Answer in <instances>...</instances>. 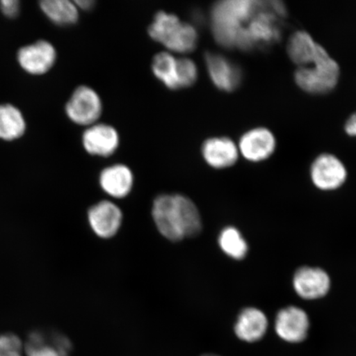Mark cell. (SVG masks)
I'll list each match as a JSON object with an SVG mask.
<instances>
[{"label": "cell", "instance_id": "2", "mask_svg": "<svg viewBox=\"0 0 356 356\" xmlns=\"http://www.w3.org/2000/svg\"><path fill=\"white\" fill-rule=\"evenodd\" d=\"M149 34L155 42L177 53L194 51L198 41V34L193 26L166 12L157 13L149 26Z\"/></svg>", "mask_w": 356, "mask_h": 356}, {"label": "cell", "instance_id": "19", "mask_svg": "<svg viewBox=\"0 0 356 356\" xmlns=\"http://www.w3.org/2000/svg\"><path fill=\"white\" fill-rule=\"evenodd\" d=\"M26 124L19 109L11 105L0 106V139L12 140L24 135Z\"/></svg>", "mask_w": 356, "mask_h": 356}, {"label": "cell", "instance_id": "26", "mask_svg": "<svg viewBox=\"0 0 356 356\" xmlns=\"http://www.w3.org/2000/svg\"><path fill=\"white\" fill-rule=\"evenodd\" d=\"M344 130L347 135L356 137V113L350 115L345 123Z\"/></svg>", "mask_w": 356, "mask_h": 356}, {"label": "cell", "instance_id": "9", "mask_svg": "<svg viewBox=\"0 0 356 356\" xmlns=\"http://www.w3.org/2000/svg\"><path fill=\"white\" fill-rule=\"evenodd\" d=\"M206 63L213 86L220 90L232 92L241 86L243 71L228 58L216 53H207Z\"/></svg>", "mask_w": 356, "mask_h": 356}, {"label": "cell", "instance_id": "16", "mask_svg": "<svg viewBox=\"0 0 356 356\" xmlns=\"http://www.w3.org/2000/svg\"><path fill=\"white\" fill-rule=\"evenodd\" d=\"M25 356H67L63 334L40 330L31 332L24 342Z\"/></svg>", "mask_w": 356, "mask_h": 356}, {"label": "cell", "instance_id": "20", "mask_svg": "<svg viewBox=\"0 0 356 356\" xmlns=\"http://www.w3.org/2000/svg\"><path fill=\"white\" fill-rule=\"evenodd\" d=\"M41 8L46 15L59 25L74 24L78 21V8L68 0H44Z\"/></svg>", "mask_w": 356, "mask_h": 356}, {"label": "cell", "instance_id": "24", "mask_svg": "<svg viewBox=\"0 0 356 356\" xmlns=\"http://www.w3.org/2000/svg\"><path fill=\"white\" fill-rule=\"evenodd\" d=\"M0 356H25L24 342L12 332L0 335Z\"/></svg>", "mask_w": 356, "mask_h": 356}, {"label": "cell", "instance_id": "18", "mask_svg": "<svg viewBox=\"0 0 356 356\" xmlns=\"http://www.w3.org/2000/svg\"><path fill=\"white\" fill-rule=\"evenodd\" d=\"M268 321L264 312L256 308L243 309L235 323L234 332L240 340L255 342L264 337Z\"/></svg>", "mask_w": 356, "mask_h": 356}, {"label": "cell", "instance_id": "3", "mask_svg": "<svg viewBox=\"0 0 356 356\" xmlns=\"http://www.w3.org/2000/svg\"><path fill=\"white\" fill-rule=\"evenodd\" d=\"M340 74L339 65L323 47L313 64L297 68L293 78L302 91L312 95H324L336 88Z\"/></svg>", "mask_w": 356, "mask_h": 356}, {"label": "cell", "instance_id": "28", "mask_svg": "<svg viewBox=\"0 0 356 356\" xmlns=\"http://www.w3.org/2000/svg\"><path fill=\"white\" fill-rule=\"evenodd\" d=\"M202 356H219V355H213V354H206V355H203Z\"/></svg>", "mask_w": 356, "mask_h": 356}, {"label": "cell", "instance_id": "22", "mask_svg": "<svg viewBox=\"0 0 356 356\" xmlns=\"http://www.w3.org/2000/svg\"><path fill=\"white\" fill-rule=\"evenodd\" d=\"M221 250L235 260H241L246 257L248 247L241 233L234 227H226L221 231L218 238Z\"/></svg>", "mask_w": 356, "mask_h": 356}, {"label": "cell", "instance_id": "21", "mask_svg": "<svg viewBox=\"0 0 356 356\" xmlns=\"http://www.w3.org/2000/svg\"><path fill=\"white\" fill-rule=\"evenodd\" d=\"M152 70L156 77L167 88L175 90L177 83V59L169 52H160L154 57Z\"/></svg>", "mask_w": 356, "mask_h": 356}, {"label": "cell", "instance_id": "17", "mask_svg": "<svg viewBox=\"0 0 356 356\" xmlns=\"http://www.w3.org/2000/svg\"><path fill=\"white\" fill-rule=\"evenodd\" d=\"M323 48L309 33L297 31L289 39L287 54L297 68H300L313 64Z\"/></svg>", "mask_w": 356, "mask_h": 356}, {"label": "cell", "instance_id": "12", "mask_svg": "<svg viewBox=\"0 0 356 356\" xmlns=\"http://www.w3.org/2000/svg\"><path fill=\"white\" fill-rule=\"evenodd\" d=\"M56 52L51 43L40 41L20 49L17 59L26 72L33 74L47 73L54 65Z\"/></svg>", "mask_w": 356, "mask_h": 356}, {"label": "cell", "instance_id": "13", "mask_svg": "<svg viewBox=\"0 0 356 356\" xmlns=\"http://www.w3.org/2000/svg\"><path fill=\"white\" fill-rule=\"evenodd\" d=\"M202 152L208 165L216 169L230 168L238 159V145L228 137H213L204 142Z\"/></svg>", "mask_w": 356, "mask_h": 356}, {"label": "cell", "instance_id": "4", "mask_svg": "<svg viewBox=\"0 0 356 356\" xmlns=\"http://www.w3.org/2000/svg\"><path fill=\"white\" fill-rule=\"evenodd\" d=\"M152 218L156 229L168 241L177 243L186 238L182 219L176 194H161L152 206Z\"/></svg>", "mask_w": 356, "mask_h": 356}, {"label": "cell", "instance_id": "7", "mask_svg": "<svg viewBox=\"0 0 356 356\" xmlns=\"http://www.w3.org/2000/svg\"><path fill=\"white\" fill-rule=\"evenodd\" d=\"M88 221L97 237L108 239L119 232L122 225L123 213L117 204L110 200H102L89 208Z\"/></svg>", "mask_w": 356, "mask_h": 356}, {"label": "cell", "instance_id": "5", "mask_svg": "<svg viewBox=\"0 0 356 356\" xmlns=\"http://www.w3.org/2000/svg\"><path fill=\"white\" fill-rule=\"evenodd\" d=\"M102 104L100 97L88 86H80L66 104V113L71 121L81 126H90L100 118Z\"/></svg>", "mask_w": 356, "mask_h": 356}, {"label": "cell", "instance_id": "23", "mask_svg": "<svg viewBox=\"0 0 356 356\" xmlns=\"http://www.w3.org/2000/svg\"><path fill=\"white\" fill-rule=\"evenodd\" d=\"M198 77L197 67L193 60L188 58L177 59V83L178 88L193 86Z\"/></svg>", "mask_w": 356, "mask_h": 356}, {"label": "cell", "instance_id": "6", "mask_svg": "<svg viewBox=\"0 0 356 356\" xmlns=\"http://www.w3.org/2000/svg\"><path fill=\"white\" fill-rule=\"evenodd\" d=\"M312 181L322 191H334L341 188L347 178L344 163L337 156L324 153L318 156L310 168Z\"/></svg>", "mask_w": 356, "mask_h": 356}, {"label": "cell", "instance_id": "8", "mask_svg": "<svg viewBox=\"0 0 356 356\" xmlns=\"http://www.w3.org/2000/svg\"><path fill=\"white\" fill-rule=\"evenodd\" d=\"M238 148L244 159L252 163H259L274 154L277 149V140L268 129L253 128L240 138Z\"/></svg>", "mask_w": 356, "mask_h": 356}, {"label": "cell", "instance_id": "15", "mask_svg": "<svg viewBox=\"0 0 356 356\" xmlns=\"http://www.w3.org/2000/svg\"><path fill=\"white\" fill-rule=\"evenodd\" d=\"M101 188L109 197L122 199L131 193L134 185L133 172L124 164L106 168L99 176Z\"/></svg>", "mask_w": 356, "mask_h": 356}, {"label": "cell", "instance_id": "14", "mask_svg": "<svg viewBox=\"0 0 356 356\" xmlns=\"http://www.w3.org/2000/svg\"><path fill=\"white\" fill-rule=\"evenodd\" d=\"M119 141L118 131L106 124L89 127L83 136V145L87 152L101 157L114 154L118 148Z\"/></svg>", "mask_w": 356, "mask_h": 356}, {"label": "cell", "instance_id": "1", "mask_svg": "<svg viewBox=\"0 0 356 356\" xmlns=\"http://www.w3.org/2000/svg\"><path fill=\"white\" fill-rule=\"evenodd\" d=\"M286 8L282 1L224 0L213 4L211 30L222 47L265 50L282 39Z\"/></svg>", "mask_w": 356, "mask_h": 356}, {"label": "cell", "instance_id": "11", "mask_svg": "<svg viewBox=\"0 0 356 356\" xmlns=\"http://www.w3.org/2000/svg\"><path fill=\"white\" fill-rule=\"evenodd\" d=\"M293 286L302 299L318 300L328 293L331 280L326 271L321 268L302 266L293 275Z\"/></svg>", "mask_w": 356, "mask_h": 356}, {"label": "cell", "instance_id": "10", "mask_svg": "<svg viewBox=\"0 0 356 356\" xmlns=\"http://www.w3.org/2000/svg\"><path fill=\"white\" fill-rule=\"evenodd\" d=\"M310 326L305 310L289 306L280 310L275 318V330L284 341L299 343L306 339Z\"/></svg>", "mask_w": 356, "mask_h": 356}, {"label": "cell", "instance_id": "27", "mask_svg": "<svg viewBox=\"0 0 356 356\" xmlns=\"http://www.w3.org/2000/svg\"><path fill=\"white\" fill-rule=\"evenodd\" d=\"M77 8H82L83 10H89L93 7L95 2L90 1V0H80V1L74 2Z\"/></svg>", "mask_w": 356, "mask_h": 356}, {"label": "cell", "instance_id": "25", "mask_svg": "<svg viewBox=\"0 0 356 356\" xmlns=\"http://www.w3.org/2000/svg\"><path fill=\"white\" fill-rule=\"evenodd\" d=\"M1 10L8 17H15L19 11V2L17 0H3L0 2Z\"/></svg>", "mask_w": 356, "mask_h": 356}]
</instances>
